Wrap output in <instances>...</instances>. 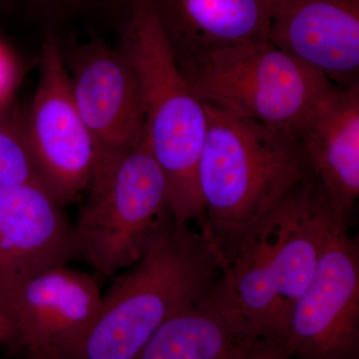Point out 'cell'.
I'll return each mask as SVG.
<instances>
[{
  "instance_id": "cell-1",
  "label": "cell",
  "mask_w": 359,
  "mask_h": 359,
  "mask_svg": "<svg viewBox=\"0 0 359 359\" xmlns=\"http://www.w3.org/2000/svg\"><path fill=\"white\" fill-rule=\"evenodd\" d=\"M334 212L306 177L222 257L205 297L241 337L285 346L290 313L313 278Z\"/></svg>"
},
{
  "instance_id": "cell-2",
  "label": "cell",
  "mask_w": 359,
  "mask_h": 359,
  "mask_svg": "<svg viewBox=\"0 0 359 359\" xmlns=\"http://www.w3.org/2000/svg\"><path fill=\"white\" fill-rule=\"evenodd\" d=\"M205 104V103H204ZM203 233L222 257L309 176L294 137L205 104Z\"/></svg>"
},
{
  "instance_id": "cell-3",
  "label": "cell",
  "mask_w": 359,
  "mask_h": 359,
  "mask_svg": "<svg viewBox=\"0 0 359 359\" xmlns=\"http://www.w3.org/2000/svg\"><path fill=\"white\" fill-rule=\"evenodd\" d=\"M128 269L69 359H134L169 318L209 292L219 259L199 229L170 216Z\"/></svg>"
},
{
  "instance_id": "cell-4",
  "label": "cell",
  "mask_w": 359,
  "mask_h": 359,
  "mask_svg": "<svg viewBox=\"0 0 359 359\" xmlns=\"http://www.w3.org/2000/svg\"><path fill=\"white\" fill-rule=\"evenodd\" d=\"M119 49L138 78L144 137L166 179L174 222L203 231L198 166L207 130L205 104L180 70L151 0H127Z\"/></svg>"
},
{
  "instance_id": "cell-5",
  "label": "cell",
  "mask_w": 359,
  "mask_h": 359,
  "mask_svg": "<svg viewBox=\"0 0 359 359\" xmlns=\"http://www.w3.org/2000/svg\"><path fill=\"white\" fill-rule=\"evenodd\" d=\"M179 68L203 103L292 137L339 87L269 40L210 52Z\"/></svg>"
},
{
  "instance_id": "cell-6",
  "label": "cell",
  "mask_w": 359,
  "mask_h": 359,
  "mask_svg": "<svg viewBox=\"0 0 359 359\" xmlns=\"http://www.w3.org/2000/svg\"><path fill=\"white\" fill-rule=\"evenodd\" d=\"M170 216L166 179L143 137L108 181L90 191L73 226L78 257L111 278L138 261Z\"/></svg>"
},
{
  "instance_id": "cell-7",
  "label": "cell",
  "mask_w": 359,
  "mask_h": 359,
  "mask_svg": "<svg viewBox=\"0 0 359 359\" xmlns=\"http://www.w3.org/2000/svg\"><path fill=\"white\" fill-rule=\"evenodd\" d=\"M283 347L290 359L359 358L358 245L335 212L313 278L290 313Z\"/></svg>"
},
{
  "instance_id": "cell-8",
  "label": "cell",
  "mask_w": 359,
  "mask_h": 359,
  "mask_svg": "<svg viewBox=\"0 0 359 359\" xmlns=\"http://www.w3.org/2000/svg\"><path fill=\"white\" fill-rule=\"evenodd\" d=\"M25 127L40 180L61 207L89 191L96 148L75 105L60 41L52 33L42 45L39 85Z\"/></svg>"
},
{
  "instance_id": "cell-9",
  "label": "cell",
  "mask_w": 359,
  "mask_h": 359,
  "mask_svg": "<svg viewBox=\"0 0 359 359\" xmlns=\"http://www.w3.org/2000/svg\"><path fill=\"white\" fill-rule=\"evenodd\" d=\"M67 63L75 105L96 148L90 192L108 181L143 138V98L136 73L120 49L93 40L71 49Z\"/></svg>"
},
{
  "instance_id": "cell-10",
  "label": "cell",
  "mask_w": 359,
  "mask_h": 359,
  "mask_svg": "<svg viewBox=\"0 0 359 359\" xmlns=\"http://www.w3.org/2000/svg\"><path fill=\"white\" fill-rule=\"evenodd\" d=\"M102 297L95 278L66 266L0 280V302L32 359H69L96 320Z\"/></svg>"
},
{
  "instance_id": "cell-11",
  "label": "cell",
  "mask_w": 359,
  "mask_h": 359,
  "mask_svg": "<svg viewBox=\"0 0 359 359\" xmlns=\"http://www.w3.org/2000/svg\"><path fill=\"white\" fill-rule=\"evenodd\" d=\"M268 40L337 86L358 83L359 0H275Z\"/></svg>"
},
{
  "instance_id": "cell-12",
  "label": "cell",
  "mask_w": 359,
  "mask_h": 359,
  "mask_svg": "<svg viewBox=\"0 0 359 359\" xmlns=\"http://www.w3.org/2000/svg\"><path fill=\"white\" fill-rule=\"evenodd\" d=\"M76 257L73 226L43 186H0V280L66 266Z\"/></svg>"
},
{
  "instance_id": "cell-13",
  "label": "cell",
  "mask_w": 359,
  "mask_h": 359,
  "mask_svg": "<svg viewBox=\"0 0 359 359\" xmlns=\"http://www.w3.org/2000/svg\"><path fill=\"white\" fill-rule=\"evenodd\" d=\"M294 138L311 178L348 222L359 197V84L337 87Z\"/></svg>"
},
{
  "instance_id": "cell-14",
  "label": "cell",
  "mask_w": 359,
  "mask_h": 359,
  "mask_svg": "<svg viewBox=\"0 0 359 359\" xmlns=\"http://www.w3.org/2000/svg\"><path fill=\"white\" fill-rule=\"evenodd\" d=\"M177 65L268 40L275 0H151Z\"/></svg>"
},
{
  "instance_id": "cell-15",
  "label": "cell",
  "mask_w": 359,
  "mask_h": 359,
  "mask_svg": "<svg viewBox=\"0 0 359 359\" xmlns=\"http://www.w3.org/2000/svg\"><path fill=\"white\" fill-rule=\"evenodd\" d=\"M205 295L169 318L134 359H233L257 344L235 332Z\"/></svg>"
},
{
  "instance_id": "cell-16",
  "label": "cell",
  "mask_w": 359,
  "mask_h": 359,
  "mask_svg": "<svg viewBox=\"0 0 359 359\" xmlns=\"http://www.w3.org/2000/svg\"><path fill=\"white\" fill-rule=\"evenodd\" d=\"M25 184L43 186L28 144L25 124L0 121V186Z\"/></svg>"
},
{
  "instance_id": "cell-17",
  "label": "cell",
  "mask_w": 359,
  "mask_h": 359,
  "mask_svg": "<svg viewBox=\"0 0 359 359\" xmlns=\"http://www.w3.org/2000/svg\"><path fill=\"white\" fill-rule=\"evenodd\" d=\"M91 0H32V6L40 13L48 16L74 13Z\"/></svg>"
},
{
  "instance_id": "cell-18",
  "label": "cell",
  "mask_w": 359,
  "mask_h": 359,
  "mask_svg": "<svg viewBox=\"0 0 359 359\" xmlns=\"http://www.w3.org/2000/svg\"><path fill=\"white\" fill-rule=\"evenodd\" d=\"M22 346L20 330L13 316L0 302V346L16 348Z\"/></svg>"
},
{
  "instance_id": "cell-19",
  "label": "cell",
  "mask_w": 359,
  "mask_h": 359,
  "mask_svg": "<svg viewBox=\"0 0 359 359\" xmlns=\"http://www.w3.org/2000/svg\"><path fill=\"white\" fill-rule=\"evenodd\" d=\"M233 359H290L283 346L269 342H257Z\"/></svg>"
},
{
  "instance_id": "cell-20",
  "label": "cell",
  "mask_w": 359,
  "mask_h": 359,
  "mask_svg": "<svg viewBox=\"0 0 359 359\" xmlns=\"http://www.w3.org/2000/svg\"><path fill=\"white\" fill-rule=\"evenodd\" d=\"M6 65H4V61L0 58V91L2 90V87L6 84Z\"/></svg>"
}]
</instances>
